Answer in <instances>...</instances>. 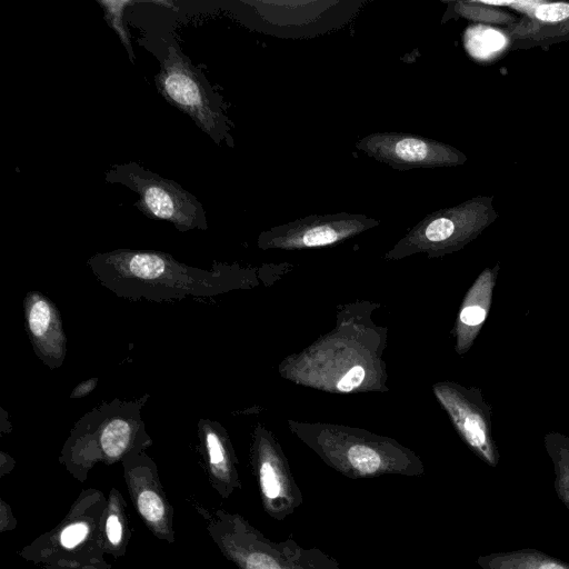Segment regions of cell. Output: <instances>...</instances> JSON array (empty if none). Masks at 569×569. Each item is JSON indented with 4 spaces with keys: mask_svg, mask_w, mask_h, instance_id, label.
Masks as SVG:
<instances>
[{
    "mask_svg": "<svg viewBox=\"0 0 569 569\" xmlns=\"http://www.w3.org/2000/svg\"><path fill=\"white\" fill-rule=\"evenodd\" d=\"M87 266L104 288L132 301L206 300L227 290L230 281L222 264L201 269L156 250L98 252L88 259Z\"/></svg>",
    "mask_w": 569,
    "mask_h": 569,
    "instance_id": "6da1fadb",
    "label": "cell"
},
{
    "mask_svg": "<svg viewBox=\"0 0 569 569\" xmlns=\"http://www.w3.org/2000/svg\"><path fill=\"white\" fill-rule=\"evenodd\" d=\"M149 398L148 393L133 400L114 398L86 412L62 445L59 463L84 482L98 463H121L129 456L146 452L153 442L142 419Z\"/></svg>",
    "mask_w": 569,
    "mask_h": 569,
    "instance_id": "7a4b0ae2",
    "label": "cell"
},
{
    "mask_svg": "<svg viewBox=\"0 0 569 569\" xmlns=\"http://www.w3.org/2000/svg\"><path fill=\"white\" fill-rule=\"evenodd\" d=\"M220 553L237 569H342L317 548H303L291 538L273 541L243 516L189 498Z\"/></svg>",
    "mask_w": 569,
    "mask_h": 569,
    "instance_id": "3957f363",
    "label": "cell"
},
{
    "mask_svg": "<svg viewBox=\"0 0 569 569\" xmlns=\"http://www.w3.org/2000/svg\"><path fill=\"white\" fill-rule=\"evenodd\" d=\"M107 497L83 489L63 518L24 546L18 556L39 569H112L106 559L102 521Z\"/></svg>",
    "mask_w": 569,
    "mask_h": 569,
    "instance_id": "277c9868",
    "label": "cell"
},
{
    "mask_svg": "<svg viewBox=\"0 0 569 569\" xmlns=\"http://www.w3.org/2000/svg\"><path fill=\"white\" fill-rule=\"evenodd\" d=\"M158 50L151 49L160 70L154 77L158 92L171 106L187 114L217 144L232 146L230 121L224 113L223 100L207 78L184 56L172 34L160 37Z\"/></svg>",
    "mask_w": 569,
    "mask_h": 569,
    "instance_id": "5b68a950",
    "label": "cell"
},
{
    "mask_svg": "<svg viewBox=\"0 0 569 569\" xmlns=\"http://www.w3.org/2000/svg\"><path fill=\"white\" fill-rule=\"evenodd\" d=\"M104 179L134 191L139 196L134 207L152 220L169 221L181 232L208 229L204 208L193 194L133 161L113 164Z\"/></svg>",
    "mask_w": 569,
    "mask_h": 569,
    "instance_id": "8992f818",
    "label": "cell"
},
{
    "mask_svg": "<svg viewBox=\"0 0 569 569\" xmlns=\"http://www.w3.org/2000/svg\"><path fill=\"white\" fill-rule=\"evenodd\" d=\"M356 148L396 170L456 167L467 161L452 146L413 133L373 132L359 139Z\"/></svg>",
    "mask_w": 569,
    "mask_h": 569,
    "instance_id": "52a82bcc",
    "label": "cell"
},
{
    "mask_svg": "<svg viewBox=\"0 0 569 569\" xmlns=\"http://www.w3.org/2000/svg\"><path fill=\"white\" fill-rule=\"evenodd\" d=\"M121 466L129 497L143 525L158 540L173 543L174 511L153 459L141 452L127 457Z\"/></svg>",
    "mask_w": 569,
    "mask_h": 569,
    "instance_id": "ba28073f",
    "label": "cell"
},
{
    "mask_svg": "<svg viewBox=\"0 0 569 569\" xmlns=\"http://www.w3.org/2000/svg\"><path fill=\"white\" fill-rule=\"evenodd\" d=\"M490 196H477L459 204L428 214L412 232V238L430 246H451L469 240L497 218Z\"/></svg>",
    "mask_w": 569,
    "mask_h": 569,
    "instance_id": "9c48e42d",
    "label": "cell"
},
{
    "mask_svg": "<svg viewBox=\"0 0 569 569\" xmlns=\"http://www.w3.org/2000/svg\"><path fill=\"white\" fill-rule=\"evenodd\" d=\"M24 328L36 356L50 370L59 369L67 356L61 315L46 295L29 291L23 299Z\"/></svg>",
    "mask_w": 569,
    "mask_h": 569,
    "instance_id": "30bf717a",
    "label": "cell"
},
{
    "mask_svg": "<svg viewBox=\"0 0 569 569\" xmlns=\"http://www.w3.org/2000/svg\"><path fill=\"white\" fill-rule=\"evenodd\" d=\"M378 222L363 214L340 212L310 216L271 231L269 237L286 247H320L358 233Z\"/></svg>",
    "mask_w": 569,
    "mask_h": 569,
    "instance_id": "8fae6325",
    "label": "cell"
},
{
    "mask_svg": "<svg viewBox=\"0 0 569 569\" xmlns=\"http://www.w3.org/2000/svg\"><path fill=\"white\" fill-rule=\"evenodd\" d=\"M197 436L198 452L210 486L220 498L229 499L241 488V482L236 468L237 459L224 430L217 421L201 418L197 423Z\"/></svg>",
    "mask_w": 569,
    "mask_h": 569,
    "instance_id": "7c38bea8",
    "label": "cell"
},
{
    "mask_svg": "<svg viewBox=\"0 0 569 569\" xmlns=\"http://www.w3.org/2000/svg\"><path fill=\"white\" fill-rule=\"evenodd\" d=\"M254 470L264 512L278 521L293 515L303 498L280 459L271 450L260 447Z\"/></svg>",
    "mask_w": 569,
    "mask_h": 569,
    "instance_id": "4fadbf2b",
    "label": "cell"
},
{
    "mask_svg": "<svg viewBox=\"0 0 569 569\" xmlns=\"http://www.w3.org/2000/svg\"><path fill=\"white\" fill-rule=\"evenodd\" d=\"M493 7H507L522 14L510 30L522 38H542L569 32V2L546 0L485 1Z\"/></svg>",
    "mask_w": 569,
    "mask_h": 569,
    "instance_id": "5bb4252c",
    "label": "cell"
},
{
    "mask_svg": "<svg viewBox=\"0 0 569 569\" xmlns=\"http://www.w3.org/2000/svg\"><path fill=\"white\" fill-rule=\"evenodd\" d=\"M132 531L130 529L127 502L122 493L111 488L102 521V537L106 555L118 560L126 556Z\"/></svg>",
    "mask_w": 569,
    "mask_h": 569,
    "instance_id": "9a60e30c",
    "label": "cell"
},
{
    "mask_svg": "<svg viewBox=\"0 0 569 569\" xmlns=\"http://www.w3.org/2000/svg\"><path fill=\"white\" fill-rule=\"evenodd\" d=\"M477 563L482 569H569V563L529 549L482 556Z\"/></svg>",
    "mask_w": 569,
    "mask_h": 569,
    "instance_id": "2e32d148",
    "label": "cell"
},
{
    "mask_svg": "<svg viewBox=\"0 0 569 569\" xmlns=\"http://www.w3.org/2000/svg\"><path fill=\"white\" fill-rule=\"evenodd\" d=\"M141 1H111V0H99L98 3L102 7L103 18L110 26V28L118 34L121 43L127 50L130 62H134L136 57L131 44L130 34L123 22L124 10L128 6L140 3Z\"/></svg>",
    "mask_w": 569,
    "mask_h": 569,
    "instance_id": "e0dca14e",
    "label": "cell"
},
{
    "mask_svg": "<svg viewBox=\"0 0 569 569\" xmlns=\"http://www.w3.org/2000/svg\"><path fill=\"white\" fill-rule=\"evenodd\" d=\"M453 4L455 11H457L459 16H463L469 19L507 24L515 22L512 16L498 10L493 6L487 4L485 1H465L456 2Z\"/></svg>",
    "mask_w": 569,
    "mask_h": 569,
    "instance_id": "ac0fdd59",
    "label": "cell"
},
{
    "mask_svg": "<svg viewBox=\"0 0 569 569\" xmlns=\"http://www.w3.org/2000/svg\"><path fill=\"white\" fill-rule=\"evenodd\" d=\"M486 315V307L480 305H470L461 310L460 320L466 326L477 327L483 322Z\"/></svg>",
    "mask_w": 569,
    "mask_h": 569,
    "instance_id": "d6986e66",
    "label": "cell"
},
{
    "mask_svg": "<svg viewBox=\"0 0 569 569\" xmlns=\"http://www.w3.org/2000/svg\"><path fill=\"white\" fill-rule=\"evenodd\" d=\"M365 378V370L361 366L352 367L337 383L340 391L347 392L360 386Z\"/></svg>",
    "mask_w": 569,
    "mask_h": 569,
    "instance_id": "ffe728a7",
    "label": "cell"
},
{
    "mask_svg": "<svg viewBox=\"0 0 569 569\" xmlns=\"http://www.w3.org/2000/svg\"><path fill=\"white\" fill-rule=\"evenodd\" d=\"M18 526V521L12 513L10 505L3 499L0 500V532L14 530Z\"/></svg>",
    "mask_w": 569,
    "mask_h": 569,
    "instance_id": "44dd1931",
    "label": "cell"
},
{
    "mask_svg": "<svg viewBox=\"0 0 569 569\" xmlns=\"http://www.w3.org/2000/svg\"><path fill=\"white\" fill-rule=\"evenodd\" d=\"M557 478V491L560 499L565 502L569 509V469L561 468L558 472Z\"/></svg>",
    "mask_w": 569,
    "mask_h": 569,
    "instance_id": "7402d4cb",
    "label": "cell"
},
{
    "mask_svg": "<svg viewBox=\"0 0 569 569\" xmlns=\"http://www.w3.org/2000/svg\"><path fill=\"white\" fill-rule=\"evenodd\" d=\"M98 385L97 378H89L78 383L70 393V399H80L91 393Z\"/></svg>",
    "mask_w": 569,
    "mask_h": 569,
    "instance_id": "603a6c76",
    "label": "cell"
},
{
    "mask_svg": "<svg viewBox=\"0 0 569 569\" xmlns=\"http://www.w3.org/2000/svg\"><path fill=\"white\" fill-rule=\"evenodd\" d=\"M16 461L14 459L9 456L7 452L1 451L0 452V476L3 477L7 473H10L11 470L14 468Z\"/></svg>",
    "mask_w": 569,
    "mask_h": 569,
    "instance_id": "cb8c5ba5",
    "label": "cell"
},
{
    "mask_svg": "<svg viewBox=\"0 0 569 569\" xmlns=\"http://www.w3.org/2000/svg\"><path fill=\"white\" fill-rule=\"evenodd\" d=\"M0 411H1V419H0V421H1V427H0L1 433L10 432L11 431V423L9 421V415H8V412L3 408H1Z\"/></svg>",
    "mask_w": 569,
    "mask_h": 569,
    "instance_id": "d4e9b609",
    "label": "cell"
}]
</instances>
